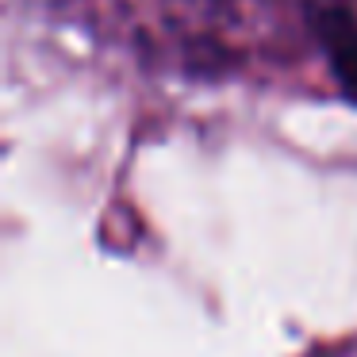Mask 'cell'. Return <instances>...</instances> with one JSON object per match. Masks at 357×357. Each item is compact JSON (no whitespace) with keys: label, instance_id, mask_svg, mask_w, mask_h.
I'll use <instances>...</instances> for the list:
<instances>
[]
</instances>
